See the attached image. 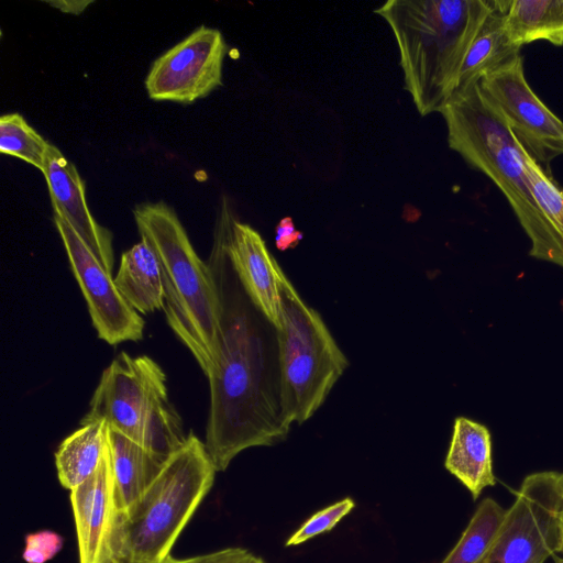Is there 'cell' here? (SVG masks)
Instances as JSON below:
<instances>
[{"mask_svg":"<svg viewBox=\"0 0 563 563\" xmlns=\"http://www.w3.org/2000/svg\"><path fill=\"white\" fill-rule=\"evenodd\" d=\"M219 297V353L209 380L205 445L218 472L246 449L284 441L276 328L245 291L216 227L209 260Z\"/></svg>","mask_w":563,"mask_h":563,"instance_id":"obj_1","label":"cell"},{"mask_svg":"<svg viewBox=\"0 0 563 563\" xmlns=\"http://www.w3.org/2000/svg\"><path fill=\"white\" fill-rule=\"evenodd\" d=\"M495 0H388L374 12L396 40L405 88L421 117L453 95L465 56Z\"/></svg>","mask_w":563,"mask_h":563,"instance_id":"obj_2","label":"cell"},{"mask_svg":"<svg viewBox=\"0 0 563 563\" xmlns=\"http://www.w3.org/2000/svg\"><path fill=\"white\" fill-rule=\"evenodd\" d=\"M439 113L445 122L449 147L506 197L531 242L529 255L558 265L554 238L529 186L522 145L479 82L455 91Z\"/></svg>","mask_w":563,"mask_h":563,"instance_id":"obj_3","label":"cell"},{"mask_svg":"<svg viewBox=\"0 0 563 563\" xmlns=\"http://www.w3.org/2000/svg\"><path fill=\"white\" fill-rule=\"evenodd\" d=\"M133 216L141 240L161 266L167 323L208 377L219 353V297L209 265L198 256L170 206L140 203Z\"/></svg>","mask_w":563,"mask_h":563,"instance_id":"obj_4","label":"cell"},{"mask_svg":"<svg viewBox=\"0 0 563 563\" xmlns=\"http://www.w3.org/2000/svg\"><path fill=\"white\" fill-rule=\"evenodd\" d=\"M217 472L205 442L190 431L135 505L120 516L114 558L164 563L212 488Z\"/></svg>","mask_w":563,"mask_h":563,"instance_id":"obj_5","label":"cell"},{"mask_svg":"<svg viewBox=\"0 0 563 563\" xmlns=\"http://www.w3.org/2000/svg\"><path fill=\"white\" fill-rule=\"evenodd\" d=\"M280 325L276 329L280 396L286 421L301 424L324 404L349 361L316 309L279 272Z\"/></svg>","mask_w":563,"mask_h":563,"instance_id":"obj_6","label":"cell"},{"mask_svg":"<svg viewBox=\"0 0 563 563\" xmlns=\"http://www.w3.org/2000/svg\"><path fill=\"white\" fill-rule=\"evenodd\" d=\"M95 420L164 457L187 438L168 399L166 375L147 355L121 352L104 368L80 423Z\"/></svg>","mask_w":563,"mask_h":563,"instance_id":"obj_7","label":"cell"},{"mask_svg":"<svg viewBox=\"0 0 563 563\" xmlns=\"http://www.w3.org/2000/svg\"><path fill=\"white\" fill-rule=\"evenodd\" d=\"M563 472L528 475L484 563H543L562 543Z\"/></svg>","mask_w":563,"mask_h":563,"instance_id":"obj_8","label":"cell"},{"mask_svg":"<svg viewBox=\"0 0 563 563\" xmlns=\"http://www.w3.org/2000/svg\"><path fill=\"white\" fill-rule=\"evenodd\" d=\"M527 152L547 170L563 155V121L533 92L519 54L478 81ZM551 173V172H550Z\"/></svg>","mask_w":563,"mask_h":563,"instance_id":"obj_9","label":"cell"},{"mask_svg":"<svg viewBox=\"0 0 563 563\" xmlns=\"http://www.w3.org/2000/svg\"><path fill=\"white\" fill-rule=\"evenodd\" d=\"M227 54L218 29L198 26L154 60L145 78L148 97L183 104L207 97L222 86Z\"/></svg>","mask_w":563,"mask_h":563,"instance_id":"obj_10","label":"cell"},{"mask_svg":"<svg viewBox=\"0 0 563 563\" xmlns=\"http://www.w3.org/2000/svg\"><path fill=\"white\" fill-rule=\"evenodd\" d=\"M54 223L99 339L111 345L141 340L144 320L122 297L112 274L106 271L71 227L55 213Z\"/></svg>","mask_w":563,"mask_h":563,"instance_id":"obj_11","label":"cell"},{"mask_svg":"<svg viewBox=\"0 0 563 563\" xmlns=\"http://www.w3.org/2000/svg\"><path fill=\"white\" fill-rule=\"evenodd\" d=\"M231 263L249 297L267 320L278 329L282 316L279 272L282 267L262 235L238 220L224 199L217 225Z\"/></svg>","mask_w":563,"mask_h":563,"instance_id":"obj_12","label":"cell"},{"mask_svg":"<svg viewBox=\"0 0 563 563\" xmlns=\"http://www.w3.org/2000/svg\"><path fill=\"white\" fill-rule=\"evenodd\" d=\"M79 563H109L121 512L118 507L111 455L108 450L97 471L69 492Z\"/></svg>","mask_w":563,"mask_h":563,"instance_id":"obj_13","label":"cell"},{"mask_svg":"<svg viewBox=\"0 0 563 563\" xmlns=\"http://www.w3.org/2000/svg\"><path fill=\"white\" fill-rule=\"evenodd\" d=\"M54 213L63 218L109 274L114 263L113 234L90 213L85 183L75 165L49 143L44 169Z\"/></svg>","mask_w":563,"mask_h":563,"instance_id":"obj_14","label":"cell"},{"mask_svg":"<svg viewBox=\"0 0 563 563\" xmlns=\"http://www.w3.org/2000/svg\"><path fill=\"white\" fill-rule=\"evenodd\" d=\"M444 466L473 499L494 486L492 434L487 427L466 417L455 418Z\"/></svg>","mask_w":563,"mask_h":563,"instance_id":"obj_15","label":"cell"},{"mask_svg":"<svg viewBox=\"0 0 563 563\" xmlns=\"http://www.w3.org/2000/svg\"><path fill=\"white\" fill-rule=\"evenodd\" d=\"M115 497L121 515L140 499L162 468L166 457L132 441L108 426Z\"/></svg>","mask_w":563,"mask_h":563,"instance_id":"obj_16","label":"cell"},{"mask_svg":"<svg viewBox=\"0 0 563 563\" xmlns=\"http://www.w3.org/2000/svg\"><path fill=\"white\" fill-rule=\"evenodd\" d=\"M114 284L125 301L139 313L163 309L164 288L158 260L141 240L122 253Z\"/></svg>","mask_w":563,"mask_h":563,"instance_id":"obj_17","label":"cell"},{"mask_svg":"<svg viewBox=\"0 0 563 563\" xmlns=\"http://www.w3.org/2000/svg\"><path fill=\"white\" fill-rule=\"evenodd\" d=\"M505 5L506 0H495L493 11L468 48L454 92L479 81L483 76L520 54V47L510 41L505 29Z\"/></svg>","mask_w":563,"mask_h":563,"instance_id":"obj_18","label":"cell"},{"mask_svg":"<svg viewBox=\"0 0 563 563\" xmlns=\"http://www.w3.org/2000/svg\"><path fill=\"white\" fill-rule=\"evenodd\" d=\"M80 424L55 452L58 481L69 492L97 471L108 450V424L104 421Z\"/></svg>","mask_w":563,"mask_h":563,"instance_id":"obj_19","label":"cell"},{"mask_svg":"<svg viewBox=\"0 0 563 563\" xmlns=\"http://www.w3.org/2000/svg\"><path fill=\"white\" fill-rule=\"evenodd\" d=\"M504 24L518 47L534 41L563 45V0H506Z\"/></svg>","mask_w":563,"mask_h":563,"instance_id":"obj_20","label":"cell"},{"mask_svg":"<svg viewBox=\"0 0 563 563\" xmlns=\"http://www.w3.org/2000/svg\"><path fill=\"white\" fill-rule=\"evenodd\" d=\"M506 510L493 498L476 508L457 543L441 563H484L501 527Z\"/></svg>","mask_w":563,"mask_h":563,"instance_id":"obj_21","label":"cell"},{"mask_svg":"<svg viewBox=\"0 0 563 563\" xmlns=\"http://www.w3.org/2000/svg\"><path fill=\"white\" fill-rule=\"evenodd\" d=\"M522 158L532 195L554 238L559 253L558 266L563 268V188L523 146Z\"/></svg>","mask_w":563,"mask_h":563,"instance_id":"obj_22","label":"cell"},{"mask_svg":"<svg viewBox=\"0 0 563 563\" xmlns=\"http://www.w3.org/2000/svg\"><path fill=\"white\" fill-rule=\"evenodd\" d=\"M49 142L44 140L20 113L0 118V152L20 158L41 172Z\"/></svg>","mask_w":563,"mask_h":563,"instance_id":"obj_23","label":"cell"},{"mask_svg":"<svg viewBox=\"0 0 563 563\" xmlns=\"http://www.w3.org/2000/svg\"><path fill=\"white\" fill-rule=\"evenodd\" d=\"M354 507L355 501L351 497H345L318 510L300 525L288 538L285 545L296 547L319 534L331 531Z\"/></svg>","mask_w":563,"mask_h":563,"instance_id":"obj_24","label":"cell"},{"mask_svg":"<svg viewBox=\"0 0 563 563\" xmlns=\"http://www.w3.org/2000/svg\"><path fill=\"white\" fill-rule=\"evenodd\" d=\"M63 537L52 530H40L25 536L22 558L26 563H46L63 548Z\"/></svg>","mask_w":563,"mask_h":563,"instance_id":"obj_25","label":"cell"},{"mask_svg":"<svg viewBox=\"0 0 563 563\" xmlns=\"http://www.w3.org/2000/svg\"><path fill=\"white\" fill-rule=\"evenodd\" d=\"M164 563H266L261 556L252 553L251 551L240 548L231 547L221 550L188 556V558H174L168 556Z\"/></svg>","mask_w":563,"mask_h":563,"instance_id":"obj_26","label":"cell"},{"mask_svg":"<svg viewBox=\"0 0 563 563\" xmlns=\"http://www.w3.org/2000/svg\"><path fill=\"white\" fill-rule=\"evenodd\" d=\"M302 239V233L296 229L290 217L280 219L275 229V244L279 251L294 249Z\"/></svg>","mask_w":563,"mask_h":563,"instance_id":"obj_27","label":"cell"},{"mask_svg":"<svg viewBox=\"0 0 563 563\" xmlns=\"http://www.w3.org/2000/svg\"><path fill=\"white\" fill-rule=\"evenodd\" d=\"M109 563H130V562L113 558Z\"/></svg>","mask_w":563,"mask_h":563,"instance_id":"obj_28","label":"cell"},{"mask_svg":"<svg viewBox=\"0 0 563 563\" xmlns=\"http://www.w3.org/2000/svg\"><path fill=\"white\" fill-rule=\"evenodd\" d=\"M560 552H563V510H562V543H561Z\"/></svg>","mask_w":563,"mask_h":563,"instance_id":"obj_29","label":"cell"},{"mask_svg":"<svg viewBox=\"0 0 563 563\" xmlns=\"http://www.w3.org/2000/svg\"><path fill=\"white\" fill-rule=\"evenodd\" d=\"M556 563H563V560L560 558H555Z\"/></svg>","mask_w":563,"mask_h":563,"instance_id":"obj_30","label":"cell"}]
</instances>
